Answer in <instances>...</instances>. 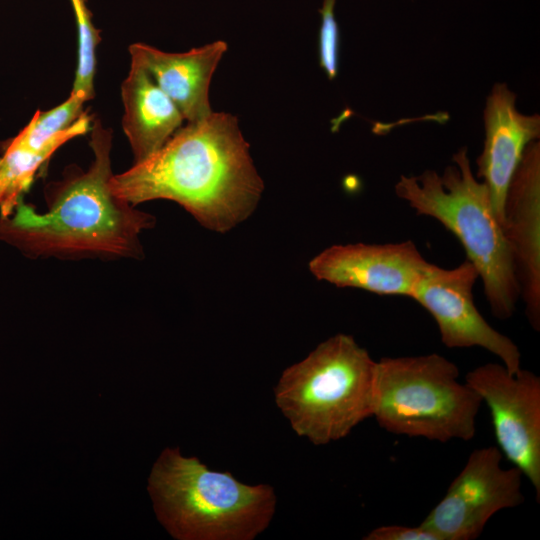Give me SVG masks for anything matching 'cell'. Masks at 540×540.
I'll return each instance as SVG.
<instances>
[{
  "instance_id": "obj_1",
  "label": "cell",
  "mask_w": 540,
  "mask_h": 540,
  "mask_svg": "<svg viewBox=\"0 0 540 540\" xmlns=\"http://www.w3.org/2000/svg\"><path fill=\"white\" fill-rule=\"evenodd\" d=\"M110 188L133 206L174 201L205 228L224 233L253 213L264 186L238 118L213 111L179 128L147 159L113 174Z\"/></svg>"
},
{
  "instance_id": "obj_2",
  "label": "cell",
  "mask_w": 540,
  "mask_h": 540,
  "mask_svg": "<svg viewBox=\"0 0 540 540\" xmlns=\"http://www.w3.org/2000/svg\"><path fill=\"white\" fill-rule=\"evenodd\" d=\"M93 160L86 170L69 167L45 189L47 210L21 199L0 215V241L31 259H141V235L155 226L153 215L118 198L110 188L111 132L94 122Z\"/></svg>"
},
{
  "instance_id": "obj_3",
  "label": "cell",
  "mask_w": 540,
  "mask_h": 540,
  "mask_svg": "<svg viewBox=\"0 0 540 540\" xmlns=\"http://www.w3.org/2000/svg\"><path fill=\"white\" fill-rule=\"evenodd\" d=\"M147 490L158 521L177 540H252L269 526L277 503L270 485L242 483L178 447L162 450Z\"/></svg>"
},
{
  "instance_id": "obj_4",
  "label": "cell",
  "mask_w": 540,
  "mask_h": 540,
  "mask_svg": "<svg viewBox=\"0 0 540 540\" xmlns=\"http://www.w3.org/2000/svg\"><path fill=\"white\" fill-rule=\"evenodd\" d=\"M395 193L417 215L437 220L455 235L482 280L494 317H512L520 289L511 252L488 189L472 172L467 148L453 155L442 174L401 175Z\"/></svg>"
},
{
  "instance_id": "obj_5",
  "label": "cell",
  "mask_w": 540,
  "mask_h": 540,
  "mask_svg": "<svg viewBox=\"0 0 540 540\" xmlns=\"http://www.w3.org/2000/svg\"><path fill=\"white\" fill-rule=\"evenodd\" d=\"M375 369L353 336L336 334L282 372L276 405L299 437L317 446L338 441L372 417Z\"/></svg>"
},
{
  "instance_id": "obj_6",
  "label": "cell",
  "mask_w": 540,
  "mask_h": 540,
  "mask_svg": "<svg viewBox=\"0 0 540 540\" xmlns=\"http://www.w3.org/2000/svg\"><path fill=\"white\" fill-rule=\"evenodd\" d=\"M459 369L432 353L376 361L372 417L389 433L431 441H469L483 403Z\"/></svg>"
},
{
  "instance_id": "obj_7",
  "label": "cell",
  "mask_w": 540,
  "mask_h": 540,
  "mask_svg": "<svg viewBox=\"0 0 540 540\" xmlns=\"http://www.w3.org/2000/svg\"><path fill=\"white\" fill-rule=\"evenodd\" d=\"M502 456L495 446L474 450L420 525L440 540H474L494 514L523 504V474L504 469Z\"/></svg>"
},
{
  "instance_id": "obj_8",
  "label": "cell",
  "mask_w": 540,
  "mask_h": 540,
  "mask_svg": "<svg viewBox=\"0 0 540 540\" xmlns=\"http://www.w3.org/2000/svg\"><path fill=\"white\" fill-rule=\"evenodd\" d=\"M465 382L488 406L499 450L530 481L539 502L540 377L486 363L468 372Z\"/></svg>"
},
{
  "instance_id": "obj_9",
  "label": "cell",
  "mask_w": 540,
  "mask_h": 540,
  "mask_svg": "<svg viewBox=\"0 0 540 540\" xmlns=\"http://www.w3.org/2000/svg\"><path fill=\"white\" fill-rule=\"evenodd\" d=\"M478 278L475 266L468 259L451 269L428 262L411 299L434 318L446 347H481L497 356L509 372L515 373L521 368L520 350L478 311L473 296Z\"/></svg>"
},
{
  "instance_id": "obj_10",
  "label": "cell",
  "mask_w": 540,
  "mask_h": 540,
  "mask_svg": "<svg viewBox=\"0 0 540 540\" xmlns=\"http://www.w3.org/2000/svg\"><path fill=\"white\" fill-rule=\"evenodd\" d=\"M428 261L410 240L326 248L309 262L310 272L337 287L411 298Z\"/></svg>"
},
{
  "instance_id": "obj_11",
  "label": "cell",
  "mask_w": 540,
  "mask_h": 540,
  "mask_svg": "<svg viewBox=\"0 0 540 540\" xmlns=\"http://www.w3.org/2000/svg\"><path fill=\"white\" fill-rule=\"evenodd\" d=\"M502 227L528 322L540 330V142H530L507 189Z\"/></svg>"
},
{
  "instance_id": "obj_12",
  "label": "cell",
  "mask_w": 540,
  "mask_h": 540,
  "mask_svg": "<svg viewBox=\"0 0 540 540\" xmlns=\"http://www.w3.org/2000/svg\"><path fill=\"white\" fill-rule=\"evenodd\" d=\"M515 104L516 94L507 84H494L483 114V150L476 160V177L486 185L501 224L510 181L526 146L540 137V116L522 114Z\"/></svg>"
},
{
  "instance_id": "obj_13",
  "label": "cell",
  "mask_w": 540,
  "mask_h": 540,
  "mask_svg": "<svg viewBox=\"0 0 540 540\" xmlns=\"http://www.w3.org/2000/svg\"><path fill=\"white\" fill-rule=\"evenodd\" d=\"M222 40L170 53L144 43L129 46L131 64L145 69L169 96L187 123L198 122L213 111L209 102L212 76L227 51Z\"/></svg>"
},
{
  "instance_id": "obj_14",
  "label": "cell",
  "mask_w": 540,
  "mask_h": 540,
  "mask_svg": "<svg viewBox=\"0 0 540 540\" xmlns=\"http://www.w3.org/2000/svg\"><path fill=\"white\" fill-rule=\"evenodd\" d=\"M123 131L134 163L158 151L182 127L184 117L175 103L142 67L131 64L122 83Z\"/></svg>"
},
{
  "instance_id": "obj_15",
  "label": "cell",
  "mask_w": 540,
  "mask_h": 540,
  "mask_svg": "<svg viewBox=\"0 0 540 540\" xmlns=\"http://www.w3.org/2000/svg\"><path fill=\"white\" fill-rule=\"evenodd\" d=\"M90 117L84 113L66 132L40 150H32L11 140L0 158V215H9L30 188L36 172L53 153L70 139L90 129Z\"/></svg>"
},
{
  "instance_id": "obj_16",
  "label": "cell",
  "mask_w": 540,
  "mask_h": 540,
  "mask_svg": "<svg viewBox=\"0 0 540 540\" xmlns=\"http://www.w3.org/2000/svg\"><path fill=\"white\" fill-rule=\"evenodd\" d=\"M87 101L80 93H70L60 105L47 111L38 110L29 123L14 137L12 142L32 150H40L60 134L69 130L85 113Z\"/></svg>"
},
{
  "instance_id": "obj_17",
  "label": "cell",
  "mask_w": 540,
  "mask_h": 540,
  "mask_svg": "<svg viewBox=\"0 0 540 540\" xmlns=\"http://www.w3.org/2000/svg\"><path fill=\"white\" fill-rule=\"evenodd\" d=\"M71 2L78 27V63L71 92L84 95L88 101L94 96L95 52L100 41V32L92 23L86 0Z\"/></svg>"
},
{
  "instance_id": "obj_18",
  "label": "cell",
  "mask_w": 540,
  "mask_h": 540,
  "mask_svg": "<svg viewBox=\"0 0 540 540\" xmlns=\"http://www.w3.org/2000/svg\"><path fill=\"white\" fill-rule=\"evenodd\" d=\"M335 0H324L320 11L318 52L319 65L328 79L333 80L338 73L339 27L334 13Z\"/></svg>"
},
{
  "instance_id": "obj_19",
  "label": "cell",
  "mask_w": 540,
  "mask_h": 540,
  "mask_svg": "<svg viewBox=\"0 0 540 540\" xmlns=\"http://www.w3.org/2000/svg\"><path fill=\"white\" fill-rule=\"evenodd\" d=\"M364 540H440L423 526L385 525L374 528L363 537Z\"/></svg>"
}]
</instances>
